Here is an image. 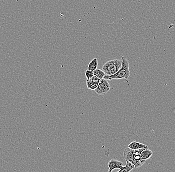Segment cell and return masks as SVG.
Masks as SVG:
<instances>
[{
	"mask_svg": "<svg viewBox=\"0 0 175 172\" xmlns=\"http://www.w3.org/2000/svg\"><path fill=\"white\" fill-rule=\"evenodd\" d=\"M94 73L93 71L88 69L85 72V76L87 79H90L94 76Z\"/></svg>",
	"mask_w": 175,
	"mask_h": 172,
	"instance_id": "cell-13",
	"label": "cell"
},
{
	"mask_svg": "<svg viewBox=\"0 0 175 172\" xmlns=\"http://www.w3.org/2000/svg\"><path fill=\"white\" fill-rule=\"evenodd\" d=\"M152 155H153V152L152 151L147 148H145L141 152L140 156L142 159L146 160L149 159Z\"/></svg>",
	"mask_w": 175,
	"mask_h": 172,
	"instance_id": "cell-9",
	"label": "cell"
},
{
	"mask_svg": "<svg viewBox=\"0 0 175 172\" xmlns=\"http://www.w3.org/2000/svg\"><path fill=\"white\" fill-rule=\"evenodd\" d=\"M122 65V60H112L106 62L102 67L106 75H112L118 72Z\"/></svg>",
	"mask_w": 175,
	"mask_h": 172,
	"instance_id": "cell-2",
	"label": "cell"
},
{
	"mask_svg": "<svg viewBox=\"0 0 175 172\" xmlns=\"http://www.w3.org/2000/svg\"><path fill=\"white\" fill-rule=\"evenodd\" d=\"M110 88L111 86L108 80L103 79H101L100 83H98V86L95 90V91L98 94L102 95L107 93Z\"/></svg>",
	"mask_w": 175,
	"mask_h": 172,
	"instance_id": "cell-3",
	"label": "cell"
},
{
	"mask_svg": "<svg viewBox=\"0 0 175 172\" xmlns=\"http://www.w3.org/2000/svg\"><path fill=\"white\" fill-rule=\"evenodd\" d=\"M93 73H94V75L97 76L98 78H99L100 79H103L106 75V74L103 70H101V69H97L94 70Z\"/></svg>",
	"mask_w": 175,
	"mask_h": 172,
	"instance_id": "cell-12",
	"label": "cell"
},
{
	"mask_svg": "<svg viewBox=\"0 0 175 172\" xmlns=\"http://www.w3.org/2000/svg\"><path fill=\"white\" fill-rule=\"evenodd\" d=\"M134 168H135L133 164L131 162L126 160V165L125 166H122L118 172H129Z\"/></svg>",
	"mask_w": 175,
	"mask_h": 172,
	"instance_id": "cell-8",
	"label": "cell"
},
{
	"mask_svg": "<svg viewBox=\"0 0 175 172\" xmlns=\"http://www.w3.org/2000/svg\"><path fill=\"white\" fill-rule=\"evenodd\" d=\"M98 65V61L97 59L95 58L89 63L88 66V69L94 71L97 69Z\"/></svg>",
	"mask_w": 175,
	"mask_h": 172,
	"instance_id": "cell-10",
	"label": "cell"
},
{
	"mask_svg": "<svg viewBox=\"0 0 175 172\" xmlns=\"http://www.w3.org/2000/svg\"><path fill=\"white\" fill-rule=\"evenodd\" d=\"M122 65L118 72L112 75H106L103 79L108 80L112 79H124L128 80L130 77V72L129 69V62L125 57H122Z\"/></svg>",
	"mask_w": 175,
	"mask_h": 172,
	"instance_id": "cell-1",
	"label": "cell"
},
{
	"mask_svg": "<svg viewBox=\"0 0 175 172\" xmlns=\"http://www.w3.org/2000/svg\"><path fill=\"white\" fill-rule=\"evenodd\" d=\"M128 147H129L130 149H133V150L140 149V148H148V147L145 144L137 141L132 142L128 146Z\"/></svg>",
	"mask_w": 175,
	"mask_h": 172,
	"instance_id": "cell-7",
	"label": "cell"
},
{
	"mask_svg": "<svg viewBox=\"0 0 175 172\" xmlns=\"http://www.w3.org/2000/svg\"><path fill=\"white\" fill-rule=\"evenodd\" d=\"M98 84L95 83L91 79L87 80V86L88 88L90 90H95L98 86Z\"/></svg>",
	"mask_w": 175,
	"mask_h": 172,
	"instance_id": "cell-11",
	"label": "cell"
},
{
	"mask_svg": "<svg viewBox=\"0 0 175 172\" xmlns=\"http://www.w3.org/2000/svg\"><path fill=\"white\" fill-rule=\"evenodd\" d=\"M108 166L109 168L108 172H111L116 169H120L122 166H123V163L122 162L119 161L118 160H116V159H111L108 162Z\"/></svg>",
	"mask_w": 175,
	"mask_h": 172,
	"instance_id": "cell-4",
	"label": "cell"
},
{
	"mask_svg": "<svg viewBox=\"0 0 175 172\" xmlns=\"http://www.w3.org/2000/svg\"><path fill=\"white\" fill-rule=\"evenodd\" d=\"M145 161L146 160L141 158L140 155H138V156H135L134 157L133 160L131 162V163L133 164L135 168H138L143 165Z\"/></svg>",
	"mask_w": 175,
	"mask_h": 172,
	"instance_id": "cell-6",
	"label": "cell"
},
{
	"mask_svg": "<svg viewBox=\"0 0 175 172\" xmlns=\"http://www.w3.org/2000/svg\"><path fill=\"white\" fill-rule=\"evenodd\" d=\"M90 79L92 80V81H94L95 83H98V84L100 83V80H101V79L99 78H98L97 76H95V75L92 76V78H91Z\"/></svg>",
	"mask_w": 175,
	"mask_h": 172,
	"instance_id": "cell-14",
	"label": "cell"
},
{
	"mask_svg": "<svg viewBox=\"0 0 175 172\" xmlns=\"http://www.w3.org/2000/svg\"><path fill=\"white\" fill-rule=\"evenodd\" d=\"M123 156L125 160H128L131 162L134 158L133 149H130L129 147L125 148L123 152Z\"/></svg>",
	"mask_w": 175,
	"mask_h": 172,
	"instance_id": "cell-5",
	"label": "cell"
}]
</instances>
